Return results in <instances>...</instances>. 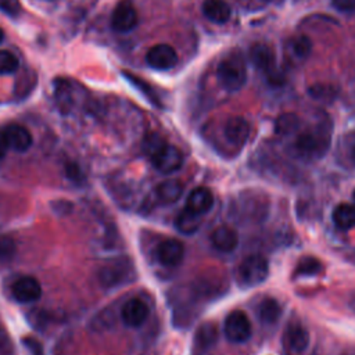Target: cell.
Masks as SVG:
<instances>
[{
	"label": "cell",
	"instance_id": "obj_20",
	"mask_svg": "<svg viewBox=\"0 0 355 355\" xmlns=\"http://www.w3.org/2000/svg\"><path fill=\"white\" fill-rule=\"evenodd\" d=\"M183 190H184V186H183V183L180 180L169 179V180L161 182L157 186L155 194H157V198L162 204H173V202H176L182 197Z\"/></svg>",
	"mask_w": 355,
	"mask_h": 355
},
{
	"label": "cell",
	"instance_id": "obj_28",
	"mask_svg": "<svg viewBox=\"0 0 355 355\" xmlns=\"http://www.w3.org/2000/svg\"><path fill=\"white\" fill-rule=\"evenodd\" d=\"M123 75H125L126 79H128L133 86H136L151 103H154L155 105H159V101H158V97H157L155 92L153 90V87H151L147 82H144V80L140 79L139 76H135V75H132V73H129V72H123Z\"/></svg>",
	"mask_w": 355,
	"mask_h": 355
},
{
	"label": "cell",
	"instance_id": "obj_27",
	"mask_svg": "<svg viewBox=\"0 0 355 355\" xmlns=\"http://www.w3.org/2000/svg\"><path fill=\"white\" fill-rule=\"evenodd\" d=\"M55 89H54V96L57 98V104L61 110H69V107L72 105V87L69 86V83L67 80H57L55 83Z\"/></svg>",
	"mask_w": 355,
	"mask_h": 355
},
{
	"label": "cell",
	"instance_id": "obj_5",
	"mask_svg": "<svg viewBox=\"0 0 355 355\" xmlns=\"http://www.w3.org/2000/svg\"><path fill=\"white\" fill-rule=\"evenodd\" d=\"M250 61L252 62V65L257 69L266 73L268 79L272 83L282 82V76L276 69L275 54H273V51L269 46L262 44V43H255L254 46H251V49H250Z\"/></svg>",
	"mask_w": 355,
	"mask_h": 355
},
{
	"label": "cell",
	"instance_id": "obj_32",
	"mask_svg": "<svg viewBox=\"0 0 355 355\" xmlns=\"http://www.w3.org/2000/svg\"><path fill=\"white\" fill-rule=\"evenodd\" d=\"M0 10L8 17H18L21 12L19 0H0Z\"/></svg>",
	"mask_w": 355,
	"mask_h": 355
},
{
	"label": "cell",
	"instance_id": "obj_2",
	"mask_svg": "<svg viewBox=\"0 0 355 355\" xmlns=\"http://www.w3.org/2000/svg\"><path fill=\"white\" fill-rule=\"evenodd\" d=\"M216 76L223 89L229 92L240 90L247 82V65L240 53L225 57L216 69Z\"/></svg>",
	"mask_w": 355,
	"mask_h": 355
},
{
	"label": "cell",
	"instance_id": "obj_18",
	"mask_svg": "<svg viewBox=\"0 0 355 355\" xmlns=\"http://www.w3.org/2000/svg\"><path fill=\"white\" fill-rule=\"evenodd\" d=\"M211 243L220 252H232L239 244V236L232 227L219 226L211 233Z\"/></svg>",
	"mask_w": 355,
	"mask_h": 355
},
{
	"label": "cell",
	"instance_id": "obj_9",
	"mask_svg": "<svg viewBox=\"0 0 355 355\" xmlns=\"http://www.w3.org/2000/svg\"><path fill=\"white\" fill-rule=\"evenodd\" d=\"M309 344V333L300 323H290L283 334V347L288 355L302 354Z\"/></svg>",
	"mask_w": 355,
	"mask_h": 355
},
{
	"label": "cell",
	"instance_id": "obj_1",
	"mask_svg": "<svg viewBox=\"0 0 355 355\" xmlns=\"http://www.w3.org/2000/svg\"><path fill=\"white\" fill-rule=\"evenodd\" d=\"M330 146V128L322 122L315 128L300 133L295 139V151L306 159H318L326 154Z\"/></svg>",
	"mask_w": 355,
	"mask_h": 355
},
{
	"label": "cell",
	"instance_id": "obj_11",
	"mask_svg": "<svg viewBox=\"0 0 355 355\" xmlns=\"http://www.w3.org/2000/svg\"><path fill=\"white\" fill-rule=\"evenodd\" d=\"M42 295L40 283L32 276H22L12 284V297L22 304L35 302Z\"/></svg>",
	"mask_w": 355,
	"mask_h": 355
},
{
	"label": "cell",
	"instance_id": "obj_26",
	"mask_svg": "<svg viewBox=\"0 0 355 355\" xmlns=\"http://www.w3.org/2000/svg\"><path fill=\"white\" fill-rule=\"evenodd\" d=\"M300 125H301L300 118L293 112H287L280 115L276 119L275 129L279 135H291L300 129Z\"/></svg>",
	"mask_w": 355,
	"mask_h": 355
},
{
	"label": "cell",
	"instance_id": "obj_24",
	"mask_svg": "<svg viewBox=\"0 0 355 355\" xmlns=\"http://www.w3.org/2000/svg\"><path fill=\"white\" fill-rule=\"evenodd\" d=\"M287 49H288V53L294 58L305 60L312 51V42L308 36L300 35V36L290 39V42L287 43Z\"/></svg>",
	"mask_w": 355,
	"mask_h": 355
},
{
	"label": "cell",
	"instance_id": "obj_12",
	"mask_svg": "<svg viewBox=\"0 0 355 355\" xmlns=\"http://www.w3.org/2000/svg\"><path fill=\"white\" fill-rule=\"evenodd\" d=\"M155 257L164 266H176L184 257V247L179 240L166 239L157 245Z\"/></svg>",
	"mask_w": 355,
	"mask_h": 355
},
{
	"label": "cell",
	"instance_id": "obj_30",
	"mask_svg": "<svg viewBox=\"0 0 355 355\" xmlns=\"http://www.w3.org/2000/svg\"><path fill=\"white\" fill-rule=\"evenodd\" d=\"M166 144V141L164 140L162 136H159L158 133H150L143 143V148L144 153L151 158L154 154H157L164 146Z\"/></svg>",
	"mask_w": 355,
	"mask_h": 355
},
{
	"label": "cell",
	"instance_id": "obj_17",
	"mask_svg": "<svg viewBox=\"0 0 355 355\" xmlns=\"http://www.w3.org/2000/svg\"><path fill=\"white\" fill-rule=\"evenodd\" d=\"M218 340V327L212 322L202 323L196 334H194V344L193 351L196 355H201L207 352Z\"/></svg>",
	"mask_w": 355,
	"mask_h": 355
},
{
	"label": "cell",
	"instance_id": "obj_34",
	"mask_svg": "<svg viewBox=\"0 0 355 355\" xmlns=\"http://www.w3.org/2000/svg\"><path fill=\"white\" fill-rule=\"evenodd\" d=\"M331 4L334 6V8L343 12L355 10V0H331Z\"/></svg>",
	"mask_w": 355,
	"mask_h": 355
},
{
	"label": "cell",
	"instance_id": "obj_19",
	"mask_svg": "<svg viewBox=\"0 0 355 355\" xmlns=\"http://www.w3.org/2000/svg\"><path fill=\"white\" fill-rule=\"evenodd\" d=\"M202 14L211 22L225 24L230 18V7L225 0H204Z\"/></svg>",
	"mask_w": 355,
	"mask_h": 355
},
{
	"label": "cell",
	"instance_id": "obj_7",
	"mask_svg": "<svg viewBox=\"0 0 355 355\" xmlns=\"http://www.w3.org/2000/svg\"><path fill=\"white\" fill-rule=\"evenodd\" d=\"M178 53L176 50L166 43H159L153 46L147 54L146 61L147 64L158 71H168L178 64Z\"/></svg>",
	"mask_w": 355,
	"mask_h": 355
},
{
	"label": "cell",
	"instance_id": "obj_6",
	"mask_svg": "<svg viewBox=\"0 0 355 355\" xmlns=\"http://www.w3.org/2000/svg\"><path fill=\"white\" fill-rule=\"evenodd\" d=\"M223 330L226 338L236 344L245 343L252 333L250 319L243 311H232L225 319Z\"/></svg>",
	"mask_w": 355,
	"mask_h": 355
},
{
	"label": "cell",
	"instance_id": "obj_37",
	"mask_svg": "<svg viewBox=\"0 0 355 355\" xmlns=\"http://www.w3.org/2000/svg\"><path fill=\"white\" fill-rule=\"evenodd\" d=\"M3 37H4V33H3V29L0 28V42L3 40Z\"/></svg>",
	"mask_w": 355,
	"mask_h": 355
},
{
	"label": "cell",
	"instance_id": "obj_33",
	"mask_svg": "<svg viewBox=\"0 0 355 355\" xmlns=\"http://www.w3.org/2000/svg\"><path fill=\"white\" fill-rule=\"evenodd\" d=\"M22 343L26 347L29 355H43V347H42V344L37 340L26 337Z\"/></svg>",
	"mask_w": 355,
	"mask_h": 355
},
{
	"label": "cell",
	"instance_id": "obj_21",
	"mask_svg": "<svg viewBox=\"0 0 355 355\" xmlns=\"http://www.w3.org/2000/svg\"><path fill=\"white\" fill-rule=\"evenodd\" d=\"M280 315H282V306L277 302V300L272 297H266L261 300V302L257 306V316L265 324L276 323Z\"/></svg>",
	"mask_w": 355,
	"mask_h": 355
},
{
	"label": "cell",
	"instance_id": "obj_38",
	"mask_svg": "<svg viewBox=\"0 0 355 355\" xmlns=\"http://www.w3.org/2000/svg\"><path fill=\"white\" fill-rule=\"evenodd\" d=\"M343 355H355V354H343Z\"/></svg>",
	"mask_w": 355,
	"mask_h": 355
},
{
	"label": "cell",
	"instance_id": "obj_25",
	"mask_svg": "<svg viewBox=\"0 0 355 355\" xmlns=\"http://www.w3.org/2000/svg\"><path fill=\"white\" fill-rule=\"evenodd\" d=\"M322 270V263L313 257L301 258L294 269L295 277H309L316 276Z\"/></svg>",
	"mask_w": 355,
	"mask_h": 355
},
{
	"label": "cell",
	"instance_id": "obj_23",
	"mask_svg": "<svg viewBox=\"0 0 355 355\" xmlns=\"http://www.w3.org/2000/svg\"><path fill=\"white\" fill-rule=\"evenodd\" d=\"M201 225V215H197L187 208L180 211L175 219L176 229L183 234H193Z\"/></svg>",
	"mask_w": 355,
	"mask_h": 355
},
{
	"label": "cell",
	"instance_id": "obj_14",
	"mask_svg": "<svg viewBox=\"0 0 355 355\" xmlns=\"http://www.w3.org/2000/svg\"><path fill=\"white\" fill-rule=\"evenodd\" d=\"M225 139L234 147L245 144L250 136V125L243 116H230L223 126Z\"/></svg>",
	"mask_w": 355,
	"mask_h": 355
},
{
	"label": "cell",
	"instance_id": "obj_22",
	"mask_svg": "<svg viewBox=\"0 0 355 355\" xmlns=\"http://www.w3.org/2000/svg\"><path fill=\"white\" fill-rule=\"evenodd\" d=\"M333 223L341 229L348 230L355 226V205L351 204H340L333 209L331 214Z\"/></svg>",
	"mask_w": 355,
	"mask_h": 355
},
{
	"label": "cell",
	"instance_id": "obj_8",
	"mask_svg": "<svg viewBox=\"0 0 355 355\" xmlns=\"http://www.w3.org/2000/svg\"><path fill=\"white\" fill-rule=\"evenodd\" d=\"M150 159H151L154 168L162 173L176 172L183 165V155H182L180 150L168 143L157 154H154Z\"/></svg>",
	"mask_w": 355,
	"mask_h": 355
},
{
	"label": "cell",
	"instance_id": "obj_39",
	"mask_svg": "<svg viewBox=\"0 0 355 355\" xmlns=\"http://www.w3.org/2000/svg\"><path fill=\"white\" fill-rule=\"evenodd\" d=\"M354 200H355V191H354Z\"/></svg>",
	"mask_w": 355,
	"mask_h": 355
},
{
	"label": "cell",
	"instance_id": "obj_4",
	"mask_svg": "<svg viewBox=\"0 0 355 355\" xmlns=\"http://www.w3.org/2000/svg\"><path fill=\"white\" fill-rule=\"evenodd\" d=\"M135 276V268L128 258H116L105 263L98 273V279L105 287H116L129 283Z\"/></svg>",
	"mask_w": 355,
	"mask_h": 355
},
{
	"label": "cell",
	"instance_id": "obj_36",
	"mask_svg": "<svg viewBox=\"0 0 355 355\" xmlns=\"http://www.w3.org/2000/svg\"><path fill=\"white\" fill-rule=\"evenodd\" d=\"M351 159H352V162L355 164V147H354L352 151H351Z\"/></svg>",
	"mask_w": 355,
	"mask_h": 355
},
{
	"label": "cell",
	"instance_id": "obj_15",
	"mask_svg": "<svg viewBox=\"0 0 355 355\" xmlns=\"http://www.w3.org/2000/svg\"><path fill=\"white\" fill-rule=\"evenodd\" d=\"M3 132L7 139L8 147L14 151L22 153V151H26L32 146V135L22 125H18V123L7 125L3 129Z\"/></svg>",
	"mask_w": 355,
	"mask_h": 355
},
{
	"label": "cell",
	"instance_id": "obj_31",
	"mask_svg": "<svg viewBox=\"0 0 355 355\" xmlns=\"http://www.w3.org/2000/svg\"><path fill=\"white\" fill-rule=\"evenodd\" d=\"M15 243L8 236H0V263L10 262L15 255Z\"/></svg>",
	"mask_w": 355,
	"mask_h": 355
},
{
	"label": "cell",
	"instance_id": "obj_35",
	"mask_svg": "<svg viewBox=\"0 0 355 355\" xmlns=\"http://www.w3.org/2000/svg\"><path fill=\"white\" fill-rule=\"evenodd\" d=\"M8 143H7V139H6V136H4V132H3V129L0 130V159L7 154V151H8Z\"/></svg>",
	"mask_w": 355,
	"mask_h": 355
},
{
	"label": "cell",
	"instance_id": "obj_3",
	"mask_svg": "<svg viewBox=\"0 0 355 355\" xmlns=\"http://www.w3.org/2000/svg\"><path fill=\"white\" fill-rule=\"evenodd\" d=\"M269 275V263L265 257L252 254L245 257L237 268V280L243 287L262 284Z\"/></svg>",
	"mask_w": 355,
	"mask_h": 355
},
{
	"label": "cell",
	"instance_id": "obj_29",
	"mask_svg": "<svg viewBox=\"0 0 355 355\" xmlns=\"http://www.w3.org/2000/svg\"><path fill=\"white\" fill-rule=\"evenodd\" d=\"M18 58L8 50H0V75L12 73L18 69Z\"/></svg>",
	"mask_w": 355,
	"mask_h": 355
},
{
	"label": "cell",
	"instance_id": "obj_13",
	"mask_svg": "<svg viewBox=\"0 0 355 355\" xmlns=\"http://www.w3.org/2000/svg\"><path fill=\"white\" fill-rule=\"evenodd\" d=\"M148 316V306L147 304L140 298H130L128 300L122 309H121V318L122 322L128 327H139L141 326Z\"/></svg>",
	"mask_w": 355,
	"mask_h": 355
},
{
	"label": "cell",
	"instance_id": "obj_10",
	"mask_svg": "<svg viewBox=\"0 0 355 355\" xmlns=\"http://www.w3.org/2000/svg\"><path fill=\"white\" fill-rule=\"evenodd\" d=\"M136 25H137L136 8L128 1H121L114 8L111 15L112 29L119 33H126V32H130Z\"/></svg>",
	"mask_w": 355,
	"mask_h": 355
},
{
	"label": "cell",
	"instance_id": "obj_16",
	"mask_svg": "<svg viewBox=\"0 0 355 355\" xmlns=\"http://www.w3.org/2000/svg\"><path fill=\"white\" fill-rule=\"evenodd\" d=\"M214 205V196L207 187H196L186 198V208L197 215L207 214Z\"/></svg>",
	"mask_w": 355,
	"mask_h": 355
}]
</instances>
